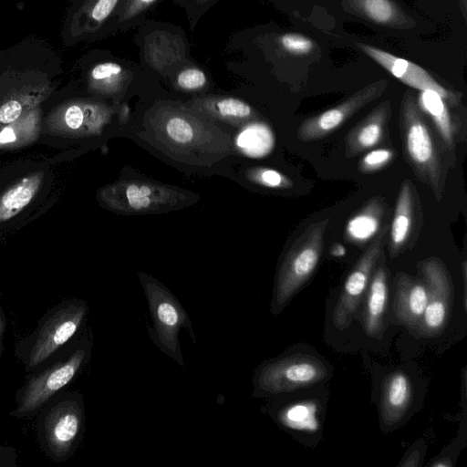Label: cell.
Wrapping results in <instances>:
<instances>
[{"label":"cell","mask_w":467,"mask_h":467,"mask_svg":"<svg viewBox=\"0 0 467 467\" xmlns=\"http://www.w3.org/2000/svg\"><path fill=\"white\" fill-rule=\"evenodd\" d=\"M400 130L405 159L417 178L441 200L446 169L431 130L424 119L415 98L403 95L400 109Z\"/></svg>","instance_id":"7a4b0ae2"},{"label":"cell","mask_w":467,"mask_h":467,"mask_svg":"<svg viewBox=\"0 0 467 467\" xmlns=\"http://www.w3.org/2000/svg\"><path fill=\"white\" fill-rule=\"evenodd\" d=\"M358 47L404 84L420 91H434L443 99L451 103L456 102L454 95L419 65L367 44L358 43Z\"/></svg>","instance_id":"5bb4252c"},{"label":"cell","mask_w":467,"mask_h":467,"mask_svg":"<svg viewBox=\"0 0 467 467\" xmlns=\"http://www.w3.org/2000/svg\"><path fill=\"white\" fill-rule=\"evenodd\" d=\"M244 175L249 182L266 188L290 189L294 185L288 177L274 169L253 167L247 169Z\"/></svg>","instance_id":"f546056e"},{"label":"cell","mask_w":467,"mask_h":467,"mask_svg":"<svg viewBox=\"0 0 467 467\" xmlns=\"http://www.w3.org/2000/svg\"><path fill=\"white\" fill-rule=\"evenodd\" d=\"M417 192L410 180H405L399 191L394 215L389 227L388 251L391 258L397 257L416 234Z\"/></svg>","instance_id":"9a60e30c"},{"label":"cell","mask_w":467,"mask_h":467,"mask_svg":"<svg viewBox=\"0 0 467 467\" xmlns=\"http://www.w3.org/2000/svg\"><path fill=\"white\" fill-rule=\"evenodd\" d=\"M150 318L149 335L151 341L169 358L184 367L180 345V332L187 329L195 341V334L188 313L173 294L160 281L144 273H138Z\"/></svg>","instance_id":"5b68a950"},{"label":"cell","mask_w":467,"mask_h":467,"mask_svg":"<svg viewBox=\"0 0 467 467\" xmlns=\"http://www.w3.org/2000/svg\"><path fill=\"white\" fill-rule=\"evenodd\" d=\"M381 261H378L366 292L363 310V326L366 333L379 338L384 329V320L388 306L389 275L382 254Z\"/></svg>","instance_id":"ac0fdd59"},{"label":"cell","mask_w":467,"mask_h":467,"mask_svg":"<svg viewBox=\"0 0 467 467\" xmlns=\"http://www.w3.org/2000/svg\"><path fill=\"white\" fill-rule=\"evenodd\" d=\"M428 303V290L422 279L404 273L396 278L394 312L402 325L416 329Z\"/></svg>","instance_id":"e0dca14e"},{"label":"cell","mask_w":467,"mask_h":467,"mask_svg":"<svg viewBox=\"0 0 467 467\" xmlns=\"http://www.w3.org/2000/svg\"><path fill=\"white\" fill-rule=\"evenodd\" d=\"M280 44L285 51L294 55H306L314 47V43L309 37L298 33L283 35Z\"/></svg>","instance_id":"836d02e7"},{"label":"cell","mask_w":467,"mask_h":467,"mask_svg":"<svg viewBox=\"0 0 467 467\" xmlns=\"http://www.w3.org/2000/svg\"><path fill=\"white\" fill-rule=\"evenodd\" d=\"M328 369L320 359L307 355H294L266 362L254 373V396H268L294 391L325 380Z\"/></svg>","instance_id":"8992f818"},{"label":"cell","mask_w":467,"mask_h":467,"mask_svg":"<svg viewBox=\"0 0 467 467\" xmlns=\"http://www.w3.org/2000/svg\"><path fill=\"white\" fill-rule=\"evenodd\" d=\"M141 125L137 135L177 162L212 166L234 153L230 134L188 103L159 100Z\"/></svg>","instance_id":"6da1fadb"},{"label":"cell","mask_w":467,"mask_h":467,"mask_svg":"<svg viewBox=\"0 0 467 467\" xmlns=\"http://www.w3.org/2000/svg\"><path fill=\"white\" fill-rule=\"evenodd\" d=\"M330 254L336 257L343 256L346 254V248L343 244L335 243L330 249Z\"/></svg>","instance_id":"d590c367"},{"label":"cell","mask_w":467,"mask_h":467,"mask_svg":"<svg viewBox=\"0 0 467 467\" xmlns=\"http://www.w3.org/2000/svg\"><path fill=\"white\" fill-rule=\"evenodd\" d=\"M123 0H87L82 7L86 28L97 30L109 22Z\"/></svg>","instance_id":"f1b7e54d"},{"label":"cell","mask_w":467,"mask_h":467,"mask_svg":"<svg viewBox=\"0 0 467 467\" xmlns=\"http://www.w3.org/2000/svg\"><path fill=\"white\" fill-rule=\"evenodd\" d=\"M4 328H5L4 321L0 316V343H1L2 337H3Z\"/></svg>","instance_id":"8d00e7d4"},{"label":"cell","mask_w":467,"mask_h":467,"mask_svg":"<svg viewBox=\"0 0 467 467\" xmlns=\"http://www.w3.org/2000/svg\"><path fill=\"white\" fill-rule=\"evenodd\" d=\"M395 158L392 149H377L368 151L359 161L358 169L363 173L376 172L389 165Z\"/></svg>","instance_id":"1f68e13d"},{"label":"cell","mask_w":467,"mask_h":467,"mask_svg":"<svg viewBox=\"0 0 467 467\" xmlns=\"http://www.w3.org/2000/svg\"><path fill=\"white\" fill-rule=\"evenodd\" d=\"M131 80L130 73L115 62L95 65L88 75V88L97 94L117 96L125 90Z\"/></svg>","instance_id":"cb8c5ba5"},{"label":"cell","mask_w":467,"mask_h":467,"mask_svg":"<svg viewBox=\"0 0 467 467\" xmlns=\"http://www.w3.org/2000/svg\"><path fill=\"white\" fill-rule=\"evenodd\" d=\"M161 0H123L109 21V29L125 30L142 22L145 15Z\"/></svg>","instance_id":"83f0119b"},{"label":"cell","mask_w":467,"mask_h":467,"mask_svg":"<svg viewBox=\"0 0 467 467\" xmlns=\"http://www.w3.org/2000/svg\"><path fill=\"white\" fill-rule=\"evenodd\" d=\"M83 407L77 400L56 405L45 420V438L56 457L66 456L73 448L81 430Z\"/></svg>","instance_id":"4fadbf2b"},{"label":"cell","mask_w":467,"mask_h":467,"mask_svg":"<svg viewBox=\"0 0 467 467\" xmlns=\"http://www.w3.org/2000/svg\"><path fill=\"white\" fill-rule=\"evenodd\" d=\"M43 172L22 178L0 196V223L20 213L35 197L43 182Z\"/></svg>","instance_id":"d4e9b609"},{"label":"cell","mask_w":467,"mask_h":467,"mask_svg":"<svg viewBox=\"0 0 467 467\" xmlns=\"http://www.w3.org/2000/svg\"><path fill=\"white\" fill-rule=\"evenodd\" d=\"M359 5L374 22L393 24L400 17V10L391 0H360Z\"/></svg>","instance_id":"4dcf8cb0"},{"label":"cell","mask_w":467,"mask_h":467,"mask_svg":"<svg viewBox=\"0 0 467 467\" xmlns=\"http://www.w3.org/2000/svg\"><path fill=\"white\" fill-rule=\"evenodd\" d=\"M390 117V103L385 100L354 126L345 138L346 157L353 158L379 145L386 135Z\"/></svg>","instance_id":"2e32d148"},{"label":"cell","mask_w":467,"mask_h":467,"mask_svg":"<svg viewBox=\"0 0 467 467\" xmlns=\"http://www.w3.org/2000/svg\"><path fill=\"white\" fill-rule=\"evenodd\" d=\"M41 130L39 105L25 111L0 130V150H13L33 143Z\"/></svg>","instance_id":"603a6c76"},{"label":"cell","mask_w":467,"mask_h":467,"mask_svg":"<svg viewBox=\"0 0 467 467\" xmlns=\"http://www.w3.org/2000/svg\"><path fill=\"white\" fill-rule=\"evenodd\" d=\"M207 83L204 72L195 67H185L176 77V85L184 91L202 89Z\"/></svg>","instance_id":"d6a6232c"},{"label":"cell","mask_w":467,"mask_h":467,"mask_svg":"<svg viewBox=\"0 0 467 467\" xmlns=\"http://www.w3.org/2000/svg\"><path fill=\"white\" fill-rule=\"evenodd\" d=\"M386 87L387 82L384 80L375 82L334 108L306 119L297 128V139L303 142H310L328 136L364 106L379 98Z\"/></svg>","instance_id":"30bf717a"},{"label":"cell","mask_w":467,"mask_h":467,"mask_svg":"<svg viewBox=\"0 0 467 467\" xmlns=\"http://www.w3.org/2000/svg\"><path fill=\"white\" fill-rule=\"evenodd\" d=\"M49 92V88L42 85L20 88L10 93L0 101V130L27 109L38 106Z\"/></svg>","instance_id":"484cf974"},{"label":"cell","mask_w":467,"mask_h":467,"mask_svg":"<svg viewBox=\"0 0 467 467\" xmlns=\"http://www.w3.org/2000/svg\"><path fill=\"white\" fill-rule=\"evenodd\" d=\"M99 203L125 215L161 214L195 203L199 195L179 187L145 180H121L101 187Z\"/></svg>","instance_id":"3957f363"},{"label":"cell","mask_w":467,"mask_h":467,"mask_svg":"<svg viewBox=\"0 0 467 467\" xmlns=\"http://www.w3.org/2000/svg\"><path fill=\"white\" fill-rule=\"evenodd\" d=\"M411 400L409 378L400 371L384 379L381 391V419L386 426L398 423L405 415Z\"/></svg>","instance_id":"44dd1931"},{"label":"cell","mask_w":467,"mask_h":467,"mask_svg":"<svg viewBox=\"0 0 467 467\" xmlns=\"http://www.w3.org/2000/svg\"><path fill=\"white\" fill-rule=\"evenodd\" d=\"M428 290V303L419 326L422 337L440 334L447 325L453 302V288L449 273L441 259L430 257L419 264Z\"/></svg>","instance_id":"9c48e42d"},{"label":"cell","mask_w":467,"mask_h":467,"mask_svg":"<svg viewBox=\"0 0 467 467\" xmlns=\"http://www.w3.org/2000/svg\"><path fill=\"white\" fill-rule=\"evenodd\" d=\"M192 107L209 117L236 128L257 120V112L244 100L229 96H203L188 102Z\"/></svg>","instance_id":"d6986e66"},{"label":"cell","mask_w":467,"mask_h":467,"mask_svg":"<svg viewBox=\"0 0 467 467\" xmlns=\"http://www.w3.org/2000/svg\"><path fill=\"white\" fill-rule=\"evenodd\" d=\"M388 232L389 225L385 224L349 272L333 311L332 320L337 328L343 330L350 325L383 253Z\"/></svg>","instance_id":"ba28073f"},{"label":"cell","mask_w":467,"mask_h":467,"mask_svg":"<svg viewBox=\"0 0 467 467\" xmlns=\"http://www.w3.org/2000/svg\"><path fill=\"white\" fill-rule=\"evenodd\" d=\"M387 203L384 198L375 196L349 218L345 228V238L353 244H363L374 238L380 231L386 216Z\"/></svg>","instance_id":"ffe728a7"},{"label":"cell","mask_w":467,"mask_h":467,"mask_svg":"<svg viewBox=\"0 0 467 467\" xmlns=\"http://www.w3.org/2000/svg\"><path fill=\"white\" fill-rule=\"evenodd\" d=\"M88 312L83 301L71 302L57 310L42 326L31 348L27 369H31L71 338Z\"/></svg>","instance_id":"8fae6325"},{"label":"cell","mask_w":467,"mask_h":467,"mask_svg":"<svg viewBox=\"0 0 467 467\" xmlns=\"http://www.w3.org/2000/svg\"><path fill=\"white\" fill-rule=\"evenodd\" d=\"M329 218L312 223L295 240L280 264L271 310L277 315L315 272L324 250Z\"/></svg>","instance_id":"277c9868"},{"label":"cell","mask_w":467,"mask_h":467,"mask_svg":"<svg viewBox=\"0 0 467 467\" xmlns=\"http://www.w3.org/2000/svg\"><path fill=\"white\" fill-rule=\"evenodd\" d=\"M418 107L431 120L444 147L451 152L454 151L456 128L445 99L434 91H420Z\"/></svg>","instance_id":"7402d4cb"},{"label":"cell","mask_w":467,"mask_h":467,"mask_svg":"<svg viewBox=\"0 0 467 467\" xmlns=\"http://www.w3.org/2000/svg\"><path fill=\"white\" fill-rule=\"evenodd\" d=\"M274 142L272 130L257 119L241 128L236 136L235 146L251 158H261L271 151Z\"/></svg>","instance_id":"4316f807"},{"label":"cell","mask_w":467,"mask_h":467,"mask_svg":"<svg viewBox=\"0 0 467 467\" xmlns=\"http://www.w3.org/2000/svg\"><path fill=\"white\" fill-rule=\"evenodd\" d=\"M113 114L106 104L74 99L57 107L46 119L45 131L57 136L84 138L99 135Z\"/></svg>","instance_id":"52a82bcc"},{"label":"cell","mask_w":467,"mask_h":467,"mask_svg":"<svg viewBox=\"0 0 467 467\" xmlns=\"http://www.w3.org/2000/svg\"><path fill=\"white\" fill-rule=\"evenodd\" d=\"M85 358L86 350L78 348L66 361L57 363L31 379L13 415L20 416L41 407L73 379Z\"/></svg>","instance_id":"7c38bea8"},{"label":"cell","mask_w":467,"mask_h":467,"mask_svg":"<svg viewBox=\"0 0 467 467\" xmlns=\"http://www.w3.org/2000/svg\"><path fill=\"white\" fill-rule=\"evenodd\" d=\"M184 8L188 16L191 28H193L198 20L213 7L219 0H172Z\"/></svg>","instance_id":"e575fe53"}]
</instances>
